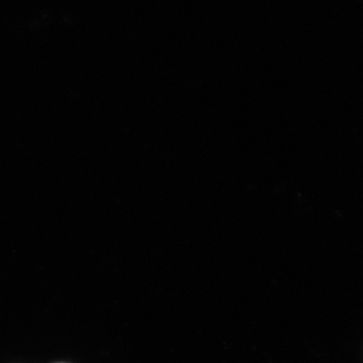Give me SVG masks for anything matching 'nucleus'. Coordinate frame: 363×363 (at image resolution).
<instances>
[]
</instances>
